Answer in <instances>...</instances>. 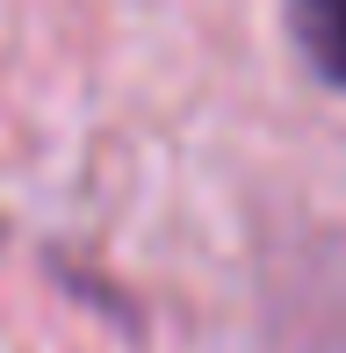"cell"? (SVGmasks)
<instances>
[{
	"mask_svg": "<svg viewBox=\"0 0 346 353\" xmlns=\"http://www.w3.org/2000/svg\"><path fill=\"white\" fill-rule=\"evenodd\" d=\"M289 29L318 65V79L346 87V0H289Z\"/></svg>",
	"mask_w": 346,
	"mask_h": 353,
	"instance_id": "obj_1",
	"label": "cell"
}]
</instances>
